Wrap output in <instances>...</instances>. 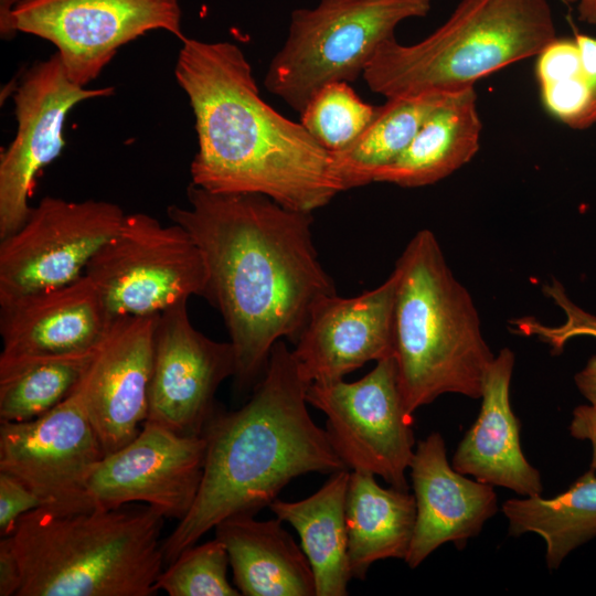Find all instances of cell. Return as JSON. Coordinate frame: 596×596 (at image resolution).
I'll return each instance as SVG.
<instances>
[{
	"mask_svg": "<svg viewBox=\"0 0 596 596\" xmlns=\"http://www.w3.org/2000/svg\"><path fill=\"white\" fill-rule=\"evenodd\" d=\"M188 206L170 205L171 222L200 248L204 298L221 313L235 352V386L258 383L274 344L296 342L313 307L336 295L311 235L312 213L258 193H213L193 183Z\"/></svg>",
	"mask_w": 596,
	"mask_h": 596,
	"instance_id": "6da1fadb",
	"label": "cell"
},
{
	"mask_svg": "<svg viewBox=\"0 0 596 596\" xmlns=\"http://www.w3.org/2000/svg\"><path fill=\"white\" fill-rule=\"evenodd\" d=\"M174 74L195 118L191 183L213 193L263 194L308 213L340 192L330 152L260 97L236 44L185 38Z\"/></svg>",
	"mask_w": 596,
	"mask_h": 596,
	"instance_id": "7a4b0ae2",
	"label": "cell"
},
{
	"mask_svg": "<svg viewBox=\"0 0 596 596\" xmlns=\"http://www.w3.org/2000/svg\"><path fill=\"white\" fill-rule=\"evenodd\" d=\"M309 384L279 340L249 400L232 412L215 409L202 434L201 485L188 514L162 541L164 564L224 519L269 507L292 479L348 469L309 414Z\"/></svg>",
	"mask_w": 596,
	"mask_h": 596,
	"instance_id": "3957f363",
	"label": "cell"
},
{
	"mask_svg": "<svg viewBox=\"0 0 596 596\" xmlns=\"http://www.w3.org/2000/svg\"><path fill=\"white\" fill-rule=\"evenodd\" d=\"M164 517L149 505L22 515L11 534L18 596H151L163 571Z\"/></svg>",
	"mask_w": 596,
	"mask_h": 596,
	"instance_id": "277c9868",
	"label": "cell"
},
{
	"mask_svg": "<svg viewBox=\"0 0 596 596\" xmlns=\"http://www.w3.org/2000/svg\"><path fill=\"white\" fill-rule=\"evenodd\" d=\"M394 359L409 414L446 393L480 398L494 359L468 290L455 278L429 230L397 259Z\"/></svg>",
	"mask_w": 596,
	"mask_h": 596,
	"instance_id": "5b68a950",
	"label": "cell"
},
{
	"mask_svg": "<svg viewBox=\"0 0 596 596\" xmlns=\"http://www.w3.org/2000/svg\"><path fill=\"white\" fill-rule=\"evenodd\" d=\"M547 0H461L449 18L422 41L392 38L362 75L386 98L455 93L510 64L538 56L556 39Z\"/></svg>",
	"mask_w": 596,
	"mask_h": 596,
	"instance_id": "8992f818",
	"label": "cell"
},
{
	"mask_svg": "<svg viewBox=\"0 0 596 596\" xmlns=\"http://www.w3.org/2000/svg\"><path fill=\"white\" fill-rule=\"evenodd\" d=\"M430 8L432 0H319L313 8L296 9L264 85L301 113L324 85L362 76L377 49L395 38L396 26Z\"/></svg>",
	"mask_w": 596,
	"mask_h": 596,
	"instance_id": "52a82bcc",
	"label": "cell"
},
{
	"mask_svg": "<svg viewBox=\"0 0 596 596\" xmlns=\"http://www.w3.org/2000/svg\"><path fill=\"white\" fill-rule=\"evenodd\" d=\"M84 274L113 318L158 315L191 296L204 297L207 285L202 253L190 234L141 212L125 215Z\"/></svg>",
	"mask_w": 596,
	"mask_h": 596,
	"instance_id": "ba28073f",
	"label": "cell"
},
{
	"mask_svg": "<svg viewBox=\"0 0 596 596\" xmlns=\"http://www.w3.org/2000/svg\"><path fill=\"white\" fill-rule=\"evenodd\" d=\"M306 398L326 415L329 441L349 470L370 472L408 490L414 421L403 401L394 356L376 362L355 382H312Z\"/></svg>",
	"mask_w": 596,
	"mask_h": 596,
	"instance_id": "9c48e42d",
	"label": "cell"
},
{
	"mask_svg": "<svg viewBox=\"0 0 596 596\" xmlns=\"http://www.w3.org/2000/svg\"><path fill=\"white\" fill-rule=\"evenodd\" d=\"M125 215L108 201L43 198L20 228L0 240V304L84 275Z\"/></svg>",
	"mask_w": 596,
	"mask_h": 596,
	"instance_id": "30bf717a",
	"label": "cell"
},
{
	"mask_svg": "<svg viewBox=\"0 0 596 596\" xmlns=\"http://www.w3.org/2000/svg\"><path fill=\"white\" fill-rule=\"evenodd\" d=\"M181 20L178 0H21L12 13L15 33L51 42L71 81L83 87L147 32L163 30L183 41Z\"/></svg>",
	"mask_w": 596,
	"mask_h": 596,
	"instance_id": "8fae6325",
	"label": "cell"
},
{
	"mask_svg": "<svg viewBox=\"0 0 596 596\" xmlns=\"http://www.w3.org/2000/svg\"><path fill=\"white\" fill-rule=\"evenodd\" d=\"M77 387L28 422H0V470L23 481L57 512L88 510L87 480L105 457Z\"/></svg>",
	"mask_w": 596,
	"mask_h": 596,
	"instance_id": "7c38bea8",
	"label": "cell"
},
{
	"mask_svg": "<svg viewBox=\"0 0 596 596\" xmlns=\"http://www.w3.org/2000/svg\"><path fill=\"white\" fill-rule=\"evenodd\" d=\"M114 93V87L88 88L68 77L57 53L31 66L13 100L18 129L0 156V240L26 221L35 175L57 158L65 146L63 128L77 104Z\"/></svg>",
	"mask_w": 596,
	"mask_h": 596,
	"instance_id": "4fadbf2b",
	"label": "cell"
},
{
	"mask_svg": "<svg viewBox=\"0 0 596 596\" xmlns=\"http://www.w3.org/2000/svg\"><path fill=\"white\" fill-rule=\"evenodd\" d=\"M206 443L146 421L137 436L106 455L86 483L89 509H116L141 502L164 518L182 520L203 475Z\"/></svg>",
	"mask_w": 596,
	"mask_h": 596,
	"instance_id": "5bb4252c",
	"label": "cell"
},
{
	"mask_svg": "<svg viewBox=\"0 0 596 596\" xmlns=\"http://www.w3.org/2000/svg\"><path fill=\"white\" fill-rule=\"evenodd\" d=\"M181 301L157 315L148 422L184 436H202L215 412L219 386L236 369L232 343L196 330Z\"/></svg>",
	"mask_w": 596,
	"mask_h": 596,
	"instance_id": "9a60e30c",
	"label": "cell"
},
{
	"mask_svg": "<svg viewBox=\"0 0 596 596\" xmlns=\"http://www.w3.org/2000/svg\"><path fill=\"white\" fill-rule=\"evenodd\" d=\"M156 320L114 318L78 384L105 455L131 441L147 421Z\"/></svg>",
	"mask_w": 596,
	"mask_h": 596,
	"instance_id": "2e32d148",
	"label": "cell"
},
{
	"mask_svg": "<svg viewBox=\"0 0 596 596\" xmlns=\"http://www.w3.org/2000/svg\"><path fill=\"white\" fill-rule=\"evenodd\" d=\"M396 276L379 287L321 299L296 340L292 355L308 382L341 380L370 361L394 356Z\"/></svg>",
	"mask_w": 596,
	"mask_h": 596,
	"instance_id": "e0dca14e",
	"label": "cell"
},
{
	"mask_svg": "<svg viewBox=\"0 0 596 596\" xmlns=\"http://www.w3.org/2000/svg\"><path fill=\"white\" fill-rule=\"evenodd\" d=\"M114 318L87 276L0 304V363L95 351Z\"/></svg>",
	"mask_w": 596,
	"mask_h": 596,
	"instance_id": "ac0fdd59",
	"label": "cell"
},
{
	"mask_svg": "<svg viewBox=\"0 0 596 596\" xmlns=\"http://www.w3.org/2000/svg\"><path fill=\"white\" fill-rule=\"evenodd\" d=\"M409 469L416 521L404 561L416 568L447 542L462 549L497 513L498 499L492 486L466 478L449 465L439 433L417 443Z\"/></svg>",
	"mask_w": 596,
	"mask_h": 596,
	"instance_id": "d6986e66",
	"label": "cell"
},
{
	"mask_svg": "<svg viewBox=\"0 0 596 596\" xmlns=\"http://www.w3.org/2000/svg\"><path fill=\"white\" fill-rule=\"evenodd\" d=\"M513 352L504 348L494 355L482 384L477 421L459 443L453 467L492 487L525 497L541 496V475L524 457L521 424L510 404Z\"/></svg>",
	"mask_w": 596,
	"mask_h": 596,
	"instance_id": "ffe728a7",
	"label": "cell"
},
{
	"mask_svg": "<svg viewBox=\"0 0 596 596\" xmlns=\"http://www.w3.org/2000/svg\"><path fill=\"white\" fill-rule=\"evenodd\" d=\"M236 514L221 521L215 538L225 546L233 582L244 596H316L310 563L278 518Z\"/></svg>",
	"mask_w": 596,
	"mask_h": 596,
	"instance_id": "44dd1931",
	"label": "cell"
},
{
	"mask_svg": "<svg viewBox=\"0 0 596 596\" xmlns=\"http://www.w3.org/2000/svg\"><path fill=\"white\" fill-rule=\"evenodd\" d=\"M482 124L475 86L451 93L425 119L409 145L374 182L418 188L436 183L478 152Z\"/></svg>",
	"mask_w": 596,
	"mask_h": 596,
	"instance_id": "7402d4cb",
	"label": "cell"
},
{
	"mask_svg": "<svg viewBox=\"0 0 596 596\" xmlns=\"http://www.w3.org/2000/svg\"><path fill=\"white\" fill-rule=\"evenodd\" d=\"M373 473L351 470L345 499L348 561L352 578L363 579L380 560H405L416 502L408 490L381 487Z\"/></svg>",
	"mask_w": 596,
	"mask_h": 596,
	"instance_id": "603a6c76",
	"label": "cell"
},
{
	"mask_svg": "<svg viewBox=\"0 0 596 596\" xmlns=\"http://www.w3.org/2000/svg\"><path fill=\"white\" fill-rule=\"evenodd\" d=\"M350 470L342 469L311 496L275 499L269 509L298 533L315 576L316 596H345L352 578L348 561L345 499Z\"/></svg>",
	"mask_w": 596,
	"mask_h": 596,
	"instance_id": "cb8c5ba5",
	"label": "cell"
},
{
	"mask_svg": "<svg viewBox=\"0 0 596 596\" xmlns=\"http://www.w3.org/2000/svg\"><path fill=\"white\" fill-rule=\"evenodd\" d=\"M451 93H426L386 98L356 140L330 153L340 192L374 182L376 173L392 163L409 145L425 119Z\"/></svg>",
	"mask_w": 596,
	"mask_h": 596,
	"instance_id": "d4e9b609",
	"label": "cell"
},
{
	"mask_svg": "<svg viewBox=\"0 0 596 596\" xmlns=\"http://www.w3.org/2000/svg\"><path fill=\"white\" fill-rule=\"evenodd\" d=\"M502 511L509 521V534H539L546 545L547 567L557 568L572 551L596 538L595 470L590 468L553 498L509 499Z\"/></svg>",
	"mask_w": 596,
	"mask_h": 596,
	"instance_id": "484cf974",
	"label": "cell"
},
{
	"mask_svg": "<svg viewBox=\"0 0 596 596\" xmlns=\"http://www.w3.org/2000/svg\"><path fill=\"white\" fill-rule=\"evenodd\" d=\"M97 349L0 363V422L32 421L56 407L81 383Z\"/></svg>",
	"mask_w": 596,
	"mask_h": 596,
	"instance_id": "4316f807",
	"label": "cell"
},
{
	"mask_svg": "<svg viewBox=\"0 0 596 596\" xmlns=\"http://www.w3.org/2000/svg\"><path fill=\"white\" fill-rule=\"evenodd\" d=\"M536 57V79L545 109L572 129H586L592 92L575 38H556Z\"/></svg>",
	"mask_w": 596,
	"mask_h": 596,
	"instance_id": "83f0119b",
	"label": "cell"
},
{
	"mask_svg": "<svg viewBox=\"0 0 596 596\" xmlns=\"http://www.w3.org/2000/svg\"><path fill=\"white\" fill-rule=\"evenodd\" d=\"M376 107L365 103L348 82L321 87L301 110L300 124L328 152L352 145L373 119Z\"/></svg>",
	"mask_w": 596,
	"mask_h": 596,
	"instance_id": "f1b7e54d",
	"label": "cell"
},
{
	"mask_svg": "<svg viewBox=\"0 0 596 596\" xmlns=\"http://www.w3.org/2000/svg\"><path fill=\"white\" fill-rule=\"evenodd\" d=\"M230 558L216 538L185 549L168 564L156 582V590L169 596H238L227 579Z\"/></svg>",
	"mask_w": 596,
	"mask_h": 596,
	"instance_id": "f546056e",
	"label": "cell"
},
{
	"mask_svg": "<svg viewBox=\"0 0 596 596\" xmlns=\"http://www.w3.org/2000/svg\"><path fill=\"white\" fill-rule=\"evenodd\" d=\"M547 295L562 308L566 315V320L558 327H545L530 318L518 321L519 330L526 334H536L549 343L554 352H561L564 344L576 337L596 338V316L581 309L566 296L562 285L553 281L546 288Z\"/></svg>",
	"mask_w": 596,
	"mask_h": 596,
	"instance_id": "4dcf8cb0",
	"label": "cell"
},
{
	"mask_svg": "<svg viewBox=\"0 0 596 596\" xmlns=\"http://www.w3.org/2000/svg\"><path fill=\"white\" fill-rule=\"evenodd\" d=\"M41 499L19 478L0 470V534L11 535L22 515L42 507Z\"/></svg>",
	"mask_w": 596,
	"mask_h": 596,
	"instance_id": "1f68e13d",
	"label": "cell"
},
{
	"mask_svg": "<svg viewBox=\"0 0 596 596\" xmlns=\"http://www.w3.org/2000/svg\"><path fill=\"white\" fill-rule=\"evenodd\" d=\"M22 583L21 566L11 535L0 540V596H18Z\"/></svg>",
	"mask_w": 596,
	"mask_h": 596,
	"instance_id": "d6a6232c",
	"label": "cell"
},
{
	"mask_svg": "<svg viewBox=\"0 0 596 596\" xmlns=\"http://www.w3.org/2000/svg\"><path fill=\"white\" fill-rule=\"evenodd\" d=\"M583 67L592 92L590 108L586 118V128L596 124V38L576 33Z\"/></svg>",
	"mask_w": 596,
	"mask_h": 596,
	"instance_id": "836d02e7",
	"label": "cell"
},
{
	"mask_svg": "<svg viewBox=\"0 0 596 596\" xmlns=\"http://www.w3.org/2000/svg\"><path fill=\"white\" fill-rule=\"evenodd\" d=\"M570 433L576 439L590 443V468L596 471V407L590 404L575 407L570 424Z\"/></svg>",
	"mask_w": 596,
	"mask_h": 596,
	"instance_id": "e575fe53",
	"label": "cell"
},
{
	"mask_svg": "<svg viewBox=\"0 0 596 596\" xmlns=\"http://www.w3.org/2000/svg\"><path fill=\"white\" fill-rule=\"evenodd\" d=\"M574 380L582 395L596 407V355L592 356L584 369L576 373Z\"/></svg>",
	"mask_w": 596,
	"mask_h": 596,
	"instance_id": "d590c367",
	"label": "cell"
},
{
	"mask_svg": "<svg viewBox=\"0 0 596 596\" xmlns=\"http://www.w3.org/2000/svg\"><path fill=\"white\" fill-rule=\"evenodd\" d=\"M21 0H0V31L4 39L11 38L15 31L12 26V13Z\"/></svg>",
	"mask_w": 596,
	"mask_h": 596,
	"instance_id": "8d00e7d4",
	"label": "cell"
},
{
	"mask_svg": "<svg viewBox=\"0 0 596 596\" xmlns=\"http://www.w3.org/2000/svg\"><path fill=\"white\" fill-rule=\"evenodd\" d=\"M563 2L570 4V3H576L577 4V12H578V20L596 25V0H562Z\"/></svg>",
	"mask_w": 596,
	"mask_h": 596,
	"instance_id": "74e56055",
	"label": "cell"
}]
</instances>
